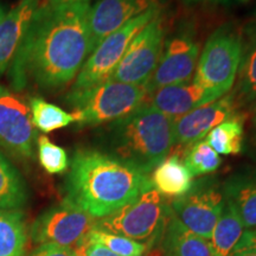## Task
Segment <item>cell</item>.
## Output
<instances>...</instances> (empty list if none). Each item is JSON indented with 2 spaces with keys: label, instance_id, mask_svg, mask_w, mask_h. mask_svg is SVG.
Instances as JSON below:
<instances>
[{
  "label": "cell",
  "instance_id": "6da1fadb",
  "mask_svg": "<svg viewBox=\"0 0 256 256\" xmlns=\"http://www.w3.org/2000/svg\"><path fill=\"white\" fill-rule=\"evenodd\" d=\"M90 2H40L10 66L14 92L28 83L54 92L69 86L90 55Z\"/></svg>",
  "mask_w": 256,
  "mask_h": 256
},
{
  "label": "cell",
  "instance_id": "7a4b0ae2",
  "mask_svg": "<svg viewBox=\"0 0 256 256\" xmlns=\"http://www.w3.org/2000/svg\"><path fill=\"white\" fill-rule=\"evenodd\" d=\"M148 176L98 150H78L66 184V200L96 220L112 215L152 188Z\"/></svg>",
  "mask_w": 256,
  "mask_h": 256
},
{
  "label": "cell",
  "instance_id": "3957f363",
  "mask_svg": "<svg viewBox=\"0 0 256 256\" xmlns=\"http://www.w3.org/2000/svg\"><path fill=\"white\" fill-rule=\"evenodd\" d=\"M108 154L148 174L174 145V120L148 102L106 127Z\"/></svg>",
  "mask_w": 256,
  "mask_h": 256
},
{
  "label": "cell",
  "instance_id": "277c9868",
  "mask_svg": "<svg viewBox=\"0 0 256 256\" xmlns=\"http://www.w3.org/2000/svg\"><path fill=\"white\" fill-rule=\"evenodd\" d=\"M146 86H134L108 80L81 92H70L66 102L72 106L78 127L112 124L127 116L148 98Z\"/></svg>",
  "mask_w": 256,
  "mask_h": 256
},
{
  "label": "cell",
  "instance_id": "5b68a950",
  "mask_svg": "<svg viewBox=\"0 0 256 256\" xmlns=\"http://www.w3.org/2000/svg\"><path fill=\"white\" fill-rule=\"evenodd\" d=\"M171 215V208L152 188L112 215L96 220L95 228L151 246L164 234Z\"/></svg>",
  "mask_w": 256,
  "mask_h": 256
},
{
  "label": "cell",
  "instance_id": "8992f818",
  "mask_svg": "<svg viewBox=\"0 0 256 256\" xmlns=\"http://www.w3.org/2000/svg\"><path fill=\"white\" fill-rule=\"evenodd\" d=\"M241 34L230 25L217 28L204 44L194 82L204 88L228 94L238 76L242 58Z\"/></svg>",
  "mask_w": 256,
  "mask_h": 256
},
{
  "label": "cell",
  "instance_id": "52a82bcc",
  "mask_svg": "<svg viewBox=\"0 0 256 256\" xmlns=\"http://www.w3.org/2000/svg\"><path fill=\"white\" fill-rule=\"evenodd\" d=\"M160 12V5L153 6L106 37L86 60L70 92L86 90L108 81L133 38Z\"/></svg>",
  "mask_w": 256,
  "mask_h": 256
},
{
  "label": "cell",
  "instance_id": "ba28073f",
  "mask_svg": "<svg viewBox=\"0 0 256 256\" xmlns=\"http://www.w3.org/2000/svg\"><path fill=\"white\" fill-rule=\"evenodd\" d=\"M164 37L165 26L160 12L133 38L110 80L147 86L162 56Z\"/></svg>",
  "mask_w": 256,
  "mask_h": 256
},
{
  "label": "cell",
  "instance_id": "9c48e42d",
  "mask_svg": "<svg viewBox=\"0 0 256 256\" xmlns=\"http://www.w3.org/2000/svg\"><path fill=\"white\" fill-rule=\"evenodd\" d=\"M96 220L72 202L44 211L31 226V238L36 244H56L75 248L92 229Z\"/></svg>",
  "mask_w": 256,
  "mask_h": 256
},
{
  "label": "cell",
  "instance_id": "30bf717a",
  "mask_svg": "<svg viewBox=\"0 0 256 256\" xmlns=\"http://www.w3.org/2000/svg\"><path fill=\"white\" fill-rule=\"evenodd\" d=\"M226 197L210 178L198 180L184 196L176 198L170 206L172 215L200 238L210 240L217 220L222 212Z\"/></svg>",
  "mask_w": 256,
  "mask_h": 256
},
{
  "label": "cell",
  "instance_id": "8fae6325",
  "mask_svg": "<svg viewBox=\"0 0 256 256\" xmlns=\"http://www.w3.org/2000/svg\"><path fill=\"white\" fill-rule=\"evenodd\" d=\"M37 138L28 102L19 92L0 84V146L16 158L31 160Z\"/></svg>",
  "mask_w": 256,
  "mask_h": 256
},
{
  "label": "cell",
  "instance_id": "7c38bea8",
  "mask_svg": "<svg viewBox=\"0 0 256 256\" xmlns=\"http://www.w3.org/2000/svg\"><path fill=\"white\" fill-rule=\"evenodd\" d=\"M200 57V44L191 25H184L165 42L158 66L147 83L148 92L191 81Z\"/></svg>",
  "mask_w": 256,
  "mask_h": 256
},
{
  "label": "cell",
  "instance_id": "4fadbf2b",
  "mask_svg": "<svg viewBox=\"0 0 256 256\" xmlns=\"http://www.w3.org/2000/svg\"><path fill=\"white\" fill-rule=\"evenodd\" d=\"M238 108L235 96L228 92L218 100L183 115L174 121V144L188 146L206 139L211 130L238 114Z\"/></svg>",
  "mask_w": 256,
  "mask_h": 256
},
{
  "label": "cell",
  "instance_id": "5bb4252c",
  "mask_svg": "<svg viewBox=\"0 0 256 256\" xmlns=\"http://www.w3.org/2000/svg\"><path fill=\"white\" fill-rule=\"evenodd\" d=\"M156 5V0H98L89 12L90 54L106 37Z\"/></svg>",
  "mask_w": 256,
  "mask_h": 256
},
{
  "label": "cell",
  "instance_id": "9a60e30c",
  "mask_svg": "<svg viewBox=\"0 0 256 256\" xmlns=\"http://www.w3.org/2000/svg\"><path fill=\"white\" fill-rule=\"evenodd\" d=\"M224 94L198 86L194 81L162 87L150 92L147 102L170 119L177 120L202 106L218 100Z\"/></svg>",
  "mask_w": 256,
  "mask_h": 256
},
{
  "label": "cell",
  "instance_id": "2e32d148",
  "mask_svg": "<svg viewBox=\"0 0 256 256\" xmlns=\"http://www.w3.org/2000/svg\"><path fill=\"white\" fill-rule=\"evenodd\" d=\"M38 5L40 0H19L0 24V76L14 62Z\"/></svg>",
  "mask_w": 256,
  "mask_h": 256
},
{
  "label": "cell",
  "instance_id": "e0dca14e",
  "mask_svg": "<svg viewBox=\"0 0 256 256\" xmlns=\"http://www.w3.org/2000/svg\"><path fill=\"white\" fill-rule=\"evenodd\" d=\"M209 242L214 256H230L240 249L255 244L256 232L244 228L238 211L226 200Z\"/></svg>",
  "mask_w": 256,
  "mask_h": 256
},
{
  "label": "cell",
  "instance_id": "ac0fdd59",
  "mask_svg": "<svg viewBox=\"0 0 256 256\" xmlns=\"http://www.w3.org/2000/svg\"><path fill=\"white\" fill-rule=\"evenodd\" d=\"M223 194L247 230L256 229V168L241 170L226 179Z\"/></svg>",
  "mask_w": 256,
  "mask_h": 256
},
{
  "label": "cell",
  "instance_id": "d6986e66",
  "mask_svg": "<svg viewBox=\"0 0 256 256\" xmlns=\"http://www.w3.org/2000/svg\"><path fill=\"white\" fill-rule=\"evenodd\" d=\"M194 176L178 154H171L156 166L152 174L153 188L162 196L179 198L192 188Z\"/></svg>",
  "mask_w": 256,
  "mask_h": 256
},
{
  "label": "cell",
  "instance_id": "ffe728a7",
  "mask_svg": "<svg viewBox=\"0 0 256 256\" xmlns=\"http://www.w3.org/2000/svg\"><path fill=\"white\" fill-rule=\"evenodd\" d=\"M164 236L165 256H214L210 242L185 228L174 215L170 217Z\"/></svg>",
  "mask_w": 256,
  "mask_h": 256
},
{
  "label": "cell",
  "instance_id": "44dd1931",
  "mask_svg": "<svg viewBox=\"0 0 256 256\" xmlns=\"http://www.w3.org/2000/svg\"><path fill=\"white\" fill-rule=\"evenodd\" d=\"M28 232L24 214L0 210V256H24Z\"/></svg>",
  "mask_w": 256,
  "mask_h": 256
},
{
  "label": "cell",
  "instance_id": "7402d4cb",
  "mask_svg": "<svg viewBox=\"0 0 256 256\" xmlns=\"http://www.w3.org/2000/svg\"><path fill=\"white\" fill-rule=\"evenodd\" d=\"M28 200L26 183L14 164L0 152V210H19Z\"/></svg>",
  "mask_w": 256,
  "mask_h": 256
},
{
  "label": "cell",
  "instance_id": "603a6c76",
  "mask_svg": "<svg viewBox=\"0 0 256 256\" xmlns=\"http://www.w3.org/2000/svg\"><path fill=\"white\" fill-rule=\"evenodd\" d=\"M206 142L217 154H238L244 142V116L240 113L211 130Z\"/></svg>",
  "mask_w": 256,
  "mask_h": 256
},
{
  "label": "cell",
  "instance_id": "cb8c5ba5",
  "mask_svg": "<svg viewBox=\"0 0 256 256\" xmlns=\"http://www.w3.org/2000/svg\"><path fill=\"white\" fill-rule=\"evenodd\" d=\"M28 107L34 128L43 133L55 132L60 128L76 124L75 114L68 113L63 108L50 104L40 96H32L28 98Z\"/></svg>",
  "mask_w": 256,
  "mask_h": 256
},
{
  "label": "cell",
  "instance_id": "d4e9b609",
  "mask_svg": "<svg viewBox=\"0 0 256 256\" xmlns=\"http://www.w3.org/2000/svg\"><path fill=\"white\" fill-rule=\"evenodd\" d=\"M235 92L238 107L256 101V32L242 50Z\"/></svg>",
  "mask_w": 256,
  "mask_h": 256
},
{
  "label": "cell",
  "instance_id": "484cf974",
  "mask_svg": "<svg viewBox=\"0 0 256 256\" xmlns=\"http://www.w3.org/2000/svg\"><path fill=\"white\" fill-rule=\"evenodd\" d=\"M184 164L194 177H198L215 172L222 164V159L203 139L188 145L185 151Z\"/></svg>",
  "mask_w": 256,
  "mask_h": 256
},
{
  "label": "cell",
  "instance_id": "4316f807",
  "mask_svg": "<svg viewBox=\"0 0 256 256\" xmlns=\"http://www.w3.org/2000/svg\"><path fill=\"white\" fill-rule=\"evenodd\" d=\"M37 151L40 164L48 174H60L69 168V158L66 150L54 144L46 136H38Z\"/></svg>",
  "mask_w": 256,
  "mask_h": 256
},
{
  "label": "cell",
  "instance_id": "83f0119b",
  "mask_svg": "<svg viewBox=\"0 0 256 256\" xmlns=\"http://www.w3.org/2000/svg\"><path fill=\"white\" fill-rule=\"evenodd\" d=\"M89 236L119 256H142L146 252L145 243L136 242L101 229L94 228L89 232Z\"/></svg>",
  "mask_w": 256,
  "mask_h": 256
},
{
  "label": "cell",
  "instance_id": "f1b7e54d",
  "mask_svg": "<svg viewBox=\"0 0 256 256\" xmlns=\"http://www.w3.org/2000/svg\"><path fill=\"white\" fill-rule=\"evenodd\" d=\"M75 256H119L100 242L92 240L89 234L74 248Z\"/></svg>",
  "mask_w": 256,
  "mask_h": 256
},
{
  "label": "cell",
  "instance_id": "f546056e",
  "mask_svg": "<svg viewBox=\"0 0 256 256\" xmlns=\"http://www.w3.org/2000/svg\"><path fill=\"white\" fill-rule=\"evenodd\" d=\"M30 256H75L72 248L56 244H40Z\"/></svg>",
  "mask_w": 256,
  "mask_h": 256
},
{
  "label": "cell",
  "instance_id": "4dcf8cb0",
  "mask_svg": "<svg viewBox=\"0 0 256 256\" xmlns=\"http://www.w3.org/2000/svg\"><path fill=\"white\" fill-rule=\"evenodd\" d=\"M230 256H256V243L249 247L240 249V250L232 252Z\"/></svg>",
  "mask_w": 256,
  "mask_h": 256
},
{
  "label": "cell",
  "instance_id": "1f68e13d",
  "mask_svg": "<svg viewBox=\"0 0 256 256\" xmlns=\"http://www.w3.org/2000/svg\"><path fill=\"white\" fill-rule=\"evenodd\" d=\"M185 4H196V2H243V0H183Z\"/></svg>",
  "mask_w": 256,
  "mask_h": 256
},
{
  "label": "cell",
  "instance_id": "d6a6232c",
  "mask_svg": "<svg viewBox=\"0 0 256 256\" xmlns=\"http://www.w3.org/2000/svg\"><path fill=\"white\" fill-rule=\"evenodd\" d=\"M90 2V0H40L42 4H66V2Z\"/></svg>",
  "mask_w": 256,
  "mask_h": 256
},
{
  "label": "cell",
  "instance_id": "836d02e7",
  "mask_svg": "<svg viewBox=\"0 0 256 256\" xmlns=\"http://www.w3.org/2000/svg\"><path fill=\"white\" fill-rule=\"evenodd\" d=\"M252 128H254V130H255V133H256V104H255V107H254V112H252Z\"/></svg>",
  "mask_w": 256,
  "mask_h": 256
},
{
  "label": "cell",
  "instance_id": "e575fe53",
  "mask_svg": "<svg viewBox=\"0 0 256 256\" xmlns=\"http://www.w3.org/2000/svg\"><path fill=\"white\" fill-rule=\"evenodd\" d=\"M5 16H6V12H5V10L2 8V6H0V24H2V22L4 20Z\"/></svg>",
  "mask_w": 256,
  "mask_h": 256
},
{
  "label": "cell",
  "instance_id": "d590c367",
  "mask_svg": "<svg viewBox=\"0 0 256 256\" xmlns=\"http://www.w3.org/2000/svg\"><path fill=\"white\" fill-rule=\"evenodd\" d=\"M255 232H256V230H255Z\"/></svg>",
  "mask_w": 256,
  "mask_h": 256
}]
</instances>
